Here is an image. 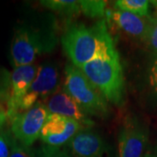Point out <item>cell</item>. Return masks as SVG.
<instances>
[{"label":"cell","instance_id":"obj_17","mask_svg":"<svg viewBox=\"0 0 157 157\" xmlns=\"http://www.w3.org/2000/svg\"><path fill=\"white\" fill-rule=\"evenodd\" d=\"M147 86L149 96L157 106V57L154 56L147 68Z\"/></svg>","mask_w":157,"mask_h":157},{"label":"cell","instance_id":"obj_4","mask_svg":"<svg viewBox=\"0 0 157 157\" xmlns=\"http://www.w3.org/2000/svg\"><path fill=\"white\" fill-rule=\"evenodd\" d=\"M63 88L88 116L102 120L110 117V105L105 97L86 78L80 68L71 62H67L65 67Z\"/></svg>","mask_w":157,"mask_h":157},{"label":"cell","instance_id":"obj_11","mask_svg":"<svg viewBox=\"0 0 157 157\" xmlns=\"http://www.w3.org/2000/svg\"><path fill=\"white\" fill-rule=\"evenodd\" d=\"M39 67L27 65L14 68L11 73V86L9 100L6 104L8 121L19 113V106L23 98L27 94L33 80L37 76Z\"/></svg>","mask_w":157,"mask_h":157},{"label":"cell","instance_id":"obj_10","mask_svg":"<svg viewBox=\"0 0 157 157\" xmlns=\"http://www.w3.org/2000/svg\"><path fill=\"white\" fill-rule=\"evenodd\" d=\"M83 128L82 125L74 120L55 113H49L42 128L39 139L43 144L60 147L66 145Z\"/></svg>","mask_w":157,"mask_h":157},{"label":"cell","instance_id":"obj_8","mask_svg":"<svg viewBox=\"0 0 157 157\" xmlns=\"http://www.w3.org/2000/svg\"><path fill=\"white\" fill-rule=\"evenodd\" d=\"M105 17L109 32H119L131 39L146 43L151 25L150 16L141 17L128 11L107 8Z\"/></svg>","mask_w":157,"mask_h":157},{"label":"cell","instance_id":"obj_6","mask_svg":"<svg viewBox=\"0 0 157 157\" xmlns=\"http://www.w3.org/2000/svg\"><path fill=\"white\" fill-rule=\"evenodd\" d=\"M48 115L45 103L38 101L32 108L18 113L10 121L11 135L22 145L31 147L39 138Z\"/></svg>","mask_w":157,"mask_h":157},{"label":"cell","instance_id":"obj_24","mask_svg":"<svg viewBox=\"0 0 157 157\" xmlns=\"http://www.w3.org/2000/svg\"><path fill=\"white\" fill-rule=\"evenodd\" d=\"M150 5L155 8V13H157V1H150Z\"/></svg>","mask_w":157,"mask_h":157},{"label":"cell","instance_id":"obj_14","mask_svg":"<svg viewBox=\"0 0 157 157\" xmlns=\"http://www.w3.org/2000/svg\"><path fill=\"white\" fill-rule=\"evenodd\" d=\"M150 1L147 0H118L114 1L113 8L128 11L141 17L150 16Z\"/></svg>","mask_w":157,"mask_h":157},{"label":"cell","instance_id":"obj_25","mask_svg":"<svg viewBox=\"0 0 157 157\" xmlns=\"http://www.w3.org/2000/svg\"><path fill=\"white\" fill-rule=\"evenodd\" d=\"M62 157H72L66 150H62Z\"/></svg>","mask_w":157,"mask_h":157},{"label":"cell","instance_id":"obj_22","mask_svg":"<svg viewBox=\"0 0 157 157\" xmlns=\"http://www.w3.org/2000/svg\"><path fill=\"white\" fill-rule=\"evenodd\" d=\"M7 121H8V117H7L6 110L4 108V106L0 103V133L6 131L5 128Z\"/></svg>","mask_w":157,"mask_h":157},{"label":"cell","instance_id":"obj_5","mask_svg":"<svg viewBox=\"0 0 157 157\" xmlns=\"http://www.w3.org/2000/svg\"><path fill=\"white\" fill-rule=\"evenodd\" d=\"M148 138L146 121L135 113H128L118 134V157H143Z\"/></svg>","mask_w":157,"mask_h":157},{"label":"cell","instance_id":"obj_12","mask_svg":"<svg viewBox=\"0 0 157 157\" xmlns=\"http://www.w3.org/2000/svg\"><path fill=\"white\" fill-rule=\"evenodd\" d=\"M49 113H55L76 121L84 128H93L95 123L79 107L73 98L62 87L44 102Z\"/></svg>","mask_w":157,"mask_h":157},{"label":"cell","instance_id":"obj_2","mask_svg":"<svg viewBox=\"0 0 157 157\" xmlns=\"http://www.w3.org/2000/svg\"><path fill=\"white\" fill-rule=\"evenodd\" d=\"M60 41L70 62L78 68L115 47L106 19L91 26L76 21L67 23Z\"/></svg>","mask_w":157,"mask_h":157},{"label":"cell","instance_id":"obj_23","mask_svg":"<svg viewBox=\"0 0 157 157\" xmlns=\"http://www.w3.org/2000/svg\"><path fill=\"white\" fill-rule=\"evenodd\" d=\"M143 157H157V144L149 147L145 152Z\"/></svg>","mask_w":157,"mask_h":157},{"label":"cell","instance_id":"obj_15","mask_svg":"<svg viewBox=\"0 0 157 157\" xmlns=\"http://www.w3.org/2000/svg\"><path fill=\"white\" fill-rule=\"evenodd\" d=\"M80 11L86 17L104 19L106 16L107 2L103 0H80L78 1Z\"/></svg>","mask_w":157,"mask_h":157},{"label":"cell","instance_id":"obj_3","mask_svg":"<svg viewBox=\"0 0 157 157\" xmlns=\"http://www.w3.org/2000/svg\"><path fill=\"white\" fill-rule=\"evenodd\" d=\"M80 70L109 104L123 107L126 102V81L116 47L86 63Z\"/></svg>","mask_w":157,"mask_h":157},{"label":"cell","instance_id":"obj_16","mask_svg":"<svg viewBox=\"0 0 157 157\" xmlns=\"http://www.w3.org/2000/svg\"><path fill=\"white\" fill-rule=\"evenodd\" d=\"M6 133L10 147L9 157H33V149L31 147L24 146L20 142H18L11 135L10 130H6Z\"/></svg>","mask_w":157,"mask_h":157},{"label":"cell","instance_id":"obj_13","mask_svg":"<svg viewBox=\"0 0 157 157\" xmlns=\"http://www.w3.org/2000/svg\"><path fill=\"white\" fill-rule=\"evenodd\" d=\"M40 6L66 18L67 23L73 22L80 14L78 1L75 0H42Z\"/></svg>","mask_w":157,"mask_h":157},{"label":"cell","instance_id":"obj_9","mask_svg":"<svg viewBox=\"0 0 157 157\" xmlns=\"http://www.w3.org/2000/svg\"><path fill=\"white\" fill-rule=\"evenodd\" d=\"M73 157H112L107 140L92 128H83L65 145Z\"/></svg>","mask_w":157,"mask_h":157},{"label":"cell","instance_id":"obj_18","mask_svg":"<svg viewBox=\"0 0 157 157\" xmlns=\"http://www.w3.org/2000/svg\"><path fill=\"white\" fill-rule=\"evenodd\" d=\"M11 73L6 69L0 68V103L4 106L7 104L10 94Z\"/></svg>","mask_w":157,"mask_h":157},{"label":"cell","instance_id":"obj_20","mask_svg":"<svg viewBox=\"0 0 157 157\" xmlns=\"http://www.w3.org/2000/svg\"><path fill=\"white\" fill-rule=\"evenodd\" d=\"M33 157H62L60 147L42 144L35 149H33Z\"/></svg>","mask_w":157,"mask_h":157},{"label":"cell","instance_id":"obj_7","mask_svg":"<svg viewBox=\"0 0 157 157\" xmlns=\"http://www.w3.org/2000/svg\"><path fill=\"white\" fill-rule=\"evenodd\" d=\"M60 88V75L54 62L47 61L40 65L37 76L30 89L21 101L19 113L33 107L38 101L45 102Z\"/></svg>","mask_w":157,"mask_h":157},{"label":"cell","instance_id":"obj_19","mask_svg":"<svg viewBox=\"0 0 157 157\" xmlns=\"http://www.w3.org/2000/svg\"><path fill=\"white\" fill-rule=\"evenodd\" d=\"M151 25L146 40V45L154 56L157 57V13L150 15Z\"/></svg>","mask_w":157,"mask_h":157},{"label":"cell","instance_id":"obj_1","mask_svg":"<svg viewBox=\"0 0 157 157\" xmlns=\"http://www.w3.org/2000/svg\"><path fill=\"white\" fill-rule=\"evenodd\" d=\"M59 43V25L52 13H42L17 25L11 44L14 68L32 65L37 58L50 53Z\"/></svg>","mask_w":157,"mask_h":157},{"label":"cell","instance_id":"obj_21","mask_svg":"<svg viewBox=\"0 0 157 157\" xmlns=\"http://www.w3.org/2000/svg\"><path fill=\"white\" fill-rule=\"evenodd\" d=\"M6 130L0 133V157H9L10 147L6 136Z\"/></svg>","mask_w":157,"mask_h":157}]
</instances>
